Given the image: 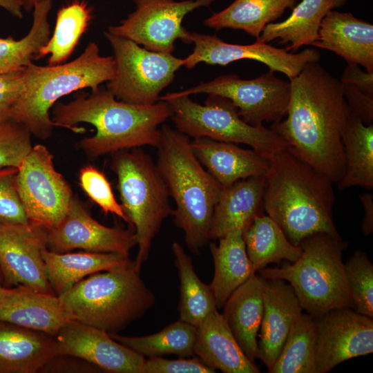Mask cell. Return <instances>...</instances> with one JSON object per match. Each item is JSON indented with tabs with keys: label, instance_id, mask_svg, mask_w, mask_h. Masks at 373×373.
<instances>
[{
	"label": "cell",
	"instance_id": "3",
	"mask_svg": "<svg viewBox=\"0 0 373 373\" xmlns=\"http://www.w3.org/2000/svg\"><path fill=\"white\" fill-rule=\"evenodd\" d=\"M264 210L298 246L307 237L325 233L341 238L333 219L332 181L288 148L270 158L265 175Z\"/></svg>",
	"mask_w": 373,
	"mask_h": 373
},
{
	"label": "cell",
	"instance_id": "24",
	"mask_svg": "<svg viewBox=\"0 0 373 373\" xmlns=\"http://www.w3.org/2000/svg\"><path fill=\"white\" fill-rule=\"evenodd\" d=\"M194 354L207 366L224 373H259L260 369L245 354L218 309L197 327Z\"/></svg>",
	"mask_w": 373,
	"mask_h": 373
},
{
	"label": "cell",
	"instance_id": "11",
	"mask_svg": "<svg viewBox=\"0 0 373 373\" xmlns=\"http://www.w3.org/2000/svg\"><path fill=\"white\" fill-rule=\"evenodd\" d=\"M16 187L28 222L47 231L62 222L74 196L43 144L33 146L18 167Z\"/></svg>",
	"mask_w": 373,
	"mask_h": 373
},
{
	"label": "cell",
	"instance_id": "28",
	"mask_svg": "<svg viewBox=\"0 0 373 373\" xmlns=\"http://www.w3.org/2000/svg\"><path fill=\"white\" fill-rule=\"evenodd\" d=\"M42 258L48 281L59 296L86 277L128 264L129 256L115 253H57L45 248Z\"/></svg>",
	"mask_w": 373,
	"mask_h": 373
},
{
	"label": "cell",
	"instance_id": "4",
	"mask_svg": "<svg viewBox=\"0 0 373 373\" xmlns=\"http://www.w3.org/2000/svg\"><path fill=\"white\" fill-rule=\"evenodd\" d=\"M160 132L156 165L175 203L171 215L189 250L198 254L210 239L213 210L223 187L198 160L189 136L167 124Z\"/></svg>",
	"mask_w": 373,
	"mask_h": 373
},
{
	"label": "cell",
	"instance_id": "20",
	"mask_svg": "<svg viewBox=\"0 0 373 373\" xmlns=\"http://www.w3.org/2000/svg\"><path fill=\"white\" fill-rule=\"evenodd\" d=\"M303 312L292 287L278 278H263V314L258 342L268 371L277 360L290 329Z\"/></svg>",
	"mask_w": 373,
	"mask_h": 373
},
{
	"label": "cell",
	"instance_id": "43",
	"mask_svg": "<svg viewBox=\"0 0 373 373\" xmlns=\"http://www.w3.org/2000/svg\"><path fill=\"white\" fill-rule=\"evenodd\" d=\"M345 100L352 113L369 125L373 121V97L353 85L342 84Z\"/></svg>",
	"mask_w": 373,
	"mask_h": 373
},
{
	"label": "cell",
	"instance_id": "19",
	"mask_svg": "<svg viewBox=\"0 0 373 373\" xmlns=\"http://www.w3.org/2000/svg\"><path fill=\"white\" fill-rule=\"evenodd\" d=\"M73 320L55 294L23 285L0 288V321L55 336Z\"/></svg>",
	"mask_w": 373,
	"mask_h": 373
},
{
	"label": "cell",
	"instance_id": "51",
	"mask_svg": "<svg viewBox=\"0 0 373 373\" xmlns=\"http://www.w3.org/2000/svg\"><path fill=\"white\" fill-rule=\"evenodd\" d=\"M3 276H2V273H1V269H0V288L2 287V283H3Z\"/></svg>",
	"mask_w": 373,
	"mask_h": 373
},
{
	"label": "cell",
	"instance_id": "34",
	"mask_svg": "<svg viewBox=\"0 0 373 373\" xmlns=\"http://www.w3.org/2000/svg\"><path fill=\"white\" fill-rule=\"evenodd\" d=\"M174 262L180 278V319L197 327L210 313L217 309L209 285L197 276L191 257L178 242L172 244Z\"/></svg>",
	"mask_w": 373,
	"mask_h": 373
},
{
	"label": "cell",
	"instance_id": "8",
	"mask_svg": "<svg viewBox=\"0 0 373 373\" xmlns=\"http://www.w3.org/2000/svg\"><path fill=\"white\" fill-rule=\"evenodd\" d=\"M111 155L110 166L117 178L121 205L135 230L138 251L134 264L140 271L162 222L172 213L170 195L156 163L142 149Z\"/></svg>",
	"mask_w": 373,
	"mask_h": 373
},
{
	"label": "cell",
	"instance_id": "30",
	"mask_svg": "<svg viewBox=\"0 0 373 373\" xmlns=\"http://www.w3.org/2000/svg\"><path fill=\"white\" fill-rule=\"evenodd\" d=\"M247 256L253 271L270 263L280 264L285 260L294 262L302 253L301 247L290 242L280 227L269 216H256L242 231Z\"/></svg>",
	"mask_w": 373,
	"mask_h": 373
},
{
	"label": "cell",
	"instance_id": "23",
	"mask_svg": "<svg viewBox=\"0 0 373 373\" xmlns=\"http://www.w3.org/2000/svg\"><path fill=\"white\" fill-rule=\"evenodd\" d=\"M59 355L54 336L0 321V373H36Z\"/></svg>",
	"mask_w": 373,
	"mask_h": 373
},
{
	"label": "cell",
	"instance_id": "21",
	"mask_svg": "<svg viewBox=\"0 0 373 373\" xmlns=\"http://www.w3.org/2000/svg\"><path fill=\"white\" fill-rule=\"evenodd\" d=\"M191 143L198 160L222 187L251 176L265 175L269 166L270 159L253 149L208 137L195 138Z\"/></svg>",
	"mask_w": 373,
	"mask_h": 373
},
{
	"label": "cell",
	"instance_id": "38",
	"mask_svg": "<svg viewBox=\"0 0 373 373\" xmlns=\"http://www.w3.org/2000/svg\"><path fill=\"white\" fill-rule=\"evenodd\" d=\"M345 273L355 310L373 318V265L366 254L361 250L354 253L344 264Z\"/></svg>",
	"mask_w": 373,
	"mask_h": 373
},
{
	"label": "cell",
	"instance_id": "29",
	"mask_svg": "<svg viewBox=\"0 0 373 373\" xmlns=\"http://www.w3.org/2000/svg\"><path fill=\"white\" fill-rule=\"evenodd\" d=\"M214 274L210 288L217 307H224L230 295L255 274L247 256L242 230L236 229L210 245Z\"/></svg>",
	"mask_w": 373,
	"mask_h": 373
},
{
	"label": "cell",
	"instance_id": "42",
	"mask_svg": "<svg viewBox=\"0 0 373 373\" xmlns=\"http://www.w3.org/2000/svg\"><path fill=\"white\" fill-rule=\"evenodd\" d=\"M215 370L204 364L199 358L171 360L160 356L146 359L144 373H213Z\"/></svg>",
	"mask_w": 373,
	"mask_h": 373
},
{
	"label": "cell",
	"instance_id": "1",
	"mask_svg": "<svg viewBox=\"0 0 373 373\" xmlns=\"http://www.w3.org/2000/svg\"><path fill=\"white\" fill-rule=\"evenodd\" d=\"M289 81L287 118L271 129L293 153L337 183L345 169L342 135L350 114L343 84L318 61L307 63Z\"/></svg>",
	"mask_w": 373,
	"mask_h": 373
},
{
	"label": "cell",
	"instance_id": "22",
	"mask_svg": "<svg viewBox=\"0 0 373 373\" xmlns=\"http://www.w3.org/2000/svg\"><path fill=\"white\" fill-rule=\"evenodd\" d=\"M312 46L373 72V25L352 13L329 11L321 22L318 39Z\"/></svg>",
	"mask_w": 373,
	"mask_h": 373
},
{
	"label": "cell",
	"instance_id": "39",
	"mask_svg": "<svg viewBox=\"0 0 373 373\" xmlns=\"http://www.w3.org/2000/svg\"><path fill=\"white\" fill-rule=\"evenodd\" d=\"M79 183L85 193L106 215H115L130 225L127 216L116 200L111 185L102 171L90 164L83 166L79 172Z\"/></svg>",
	"mask_w": 373,
	"mask_h": 373
},
{
	"label": "cell",
	"instance_id": "15",
	"mask_svg": "<svg viewBox=\"0 0 373 373\" xmlns=\"http://www.w3.org/2000/svg\"><path fill=\"white\" fill-rule=\"evenodd\" d=\"M47 232L30 222H0V269L6 287L23 285L55 294L42 258Z\"/></svg>",
	"mask_w": 373,
	"mask_h": 373
},
{
	"label": "cell",
	"instance_id": "2",
	"mask_svg": "<svg viewBox=\"0 0 373 373\" xmlns=\"http://www.w3.org/2000/svg\"><path fill=\"white\" fill-rule=\"evenodd\" d=\"M172 114L166 101L133 104L119 100L108 90L99 88L90 94H79L68 103L56 104L51 119L58 126L76 133L85 131L77 124L93 125L95 134L83 138L79 148L87 156L97 157L144 146L157 148L161 138L160 126Z\"/></svg>",
	"mask_w": 373,
	"mask_h": 373
},
{
	"label": "cell",
	"instance_id": "36",
	"mask_svg": "<svg viewBox=\"0 0 373 373\" xmlns=\"http://www.w3.org/2000/svg\"><path fill=\"white\" fill-rule=\"evenodd\" d=\"M316 319L303 312L293 323L270 373H316Z\"/></svg>",
	"mask_w": 373,
	"mask_h": 373
},
{
	"label": "cell",
	"instance_id": "7",
	"mask_svg": "<svg viewBox=\"0 0 373 373\" xmlns=\"http://www.w3.org/2000/svg\"><path fill=\"white\" fill-rule=\"evenodd\" d=\"M302 253L294 262L279 268H263L260 276L287 282L303 309L317 319L333 309L355 305L347 281L343 251L347 242L325 233H318L303 240Z\"/></svg>",
	"mask_w": 373,
	"mask_h": 373
},
{
	"label": "cell",
	"instance_id": "49",
	"mask_svg": "<svg viewBox=\"0 0 373 373\" xmlns=\"http://www.w3.org/2000/svg\"><path fill=\"white\" fill-rule=\"evenodd\" d=\"M22 7V9L26 12H29L33 9L34 6L43 0H18Z\"/></svg>",
	"mask_w": 373,
	"mask_h": 373
},
{
	"label": "cell",
	"instance_id": "10",
	"mask_svg": "<svg viewBox=\"0 0 373 373\" xmlns=\"http://www.w3.org/2000/svg\"><path fill=\"white\" fill-rule=\"evenodd\" d=\"M104 36L113 49L115 66L107 90L119 100L140 105L155 104L184 66V59L172 54L147 50L108 30Z\"/></svg>",
	"mask_w": 373,
	"mask_h": 373
},
{
	"label": "cell",
	"instance_id": "31",
	"mask_svg": "<svg viewBox=\"0 0 373 373\" xmlns=\"http://www.w3.org/2000/svg\"><path fill=\"white\" fill-rule=\"evenodd\" d=\"M297 0H234L224 10L204 21L207 27L241 30L258 38L264 28L280 18L285 10L292 9Z\"/></svg>",
	"mask_w": 373,
	"mask_h": 373
},
{
	"label": "cell",
	"instance_id": "32",
	"mask_svg": "<svg viewBox=\"0 0 373 373\" xmlns=\"http://www.w3.org/2000/svg\"><path fill=\"white\" fill-rule=\"evenodd\" d=\"M345 169L339 190L352 186L373 188V124L367 125L350 112L342 135Z\"/></svg>",
	"mask_w": 373,
	"mask_h": 373
},
{
	"label": "cell",
	"instance_id": "47",
	"mask_svg": "<svg viewBox=\"0 0 373 373\" xmlns=\"http://www.w3.org/2000/svg\"><path fill=\"white\" fill-rule=\"evenodd\" d=\"M359 200L364 210L362 231L364 235L368 236L373 232V195L370 193L360 194Z\"/></svg>",
	"mask_w": 373,
	"mask_h": 373
},
{
	"label": "cell",
	"instance_id": "5",
	"mask_svg": "<svg viewBox=\"0 0 373 373\" xmlns=\"http://www.w3.org/2000/svg\"><path fill=\"white\" fill-rule=\"evenodd\" d=\"M115 70L113 57L101 55L93 41L70 62L46 66L32 62L25 67V89L10 106V118L24 126L32 135L46 140L58 126L50 115L57 101L84 88L99 89L113 77Z\"/></svg>",
	"mask_w": 373,
	"mask_h": 373
},
{
	"label": "cell",
	"instance_id": "9",
	"mask_svg": "<svg viewBox=\"0 0 373 373\" xmlns=\"http://www.w3.org/2000/svg\"><path fill=\"white\" fill-rule=\"evenodd\" d=\"M158 100L169 103L173 113L171 119L176 129L189 137L245 144L269 159L289 147L271 128L245 122L228 98L210 94L204 105H201L189 95L169 93Z\"/></svg>",
	"mask_w": 373,
	"mask_h": 373
},
{
	"label": "cell",
	"instance_id": "46",
	"mask_svg": "<svg viewBox=\"0 0 373 373\" xmlns=\"http://www.w3.org/2000/svg\"><path fill=\"white\" fill-rule=\"evenodd\" d=\"M69 359L68 356L57 355L51 359L43 368L41 372H93L96 366L81 358L72 356Z\"/></svg>",
	"mask_w": 373,
	"mask_h": 373
},
{
	"label": "cell",
	"instance_id": "25",
	"mask_svg": "<svg viewBox=\"0 0 373 373\" xmlns=\"http://www.w3.org/2000/svg\"><path fill=\"white\" fill-rule=\"evenodd\" d=\"M265 175L251 176L223 187L216 203L209 230L210 239L245 229L256 216L263 214Z\"/></svg>",
	"mask_w": 373,
	"mask_h": 373
},
{
	"label": "cell",
	"instance_id": "13",
	"mask_svg": "<svg viewBox=\"0 0 373 373\" xmlns=\"http://www.w3.org/2000/svg\"><path fill=\"white\" fill-rule=\"evenodd\" d=\"M135 10L119 24L111 26L113 35L130 39L144 48L172 54L177 39L188 44L189 32L182 26L186 15L216 0H132Z\"/></svg>",
	"mask_w": 373,
	"mask_h": 373
},
{
	"label": "cell",
	"instance_id": "50",
	"mask_svg": "<svg viewBox=\"0 0 373 373\" xmlns=\"http://www.w3.org/2000/svg\"><path fill=\"white\" fill-rule=\"evenodd\" d=\"M10 106L0 105V122L10 118Z\"/></svg>",
	"mask_w": 373,
	"mask_h": 373
},
{
	"label": "cell",
	"instance_id": "12",
	"mask_svg": "<svg viewBox=\"0 0 373 373\" xmlns=\"http://www.w3.org/2000/svg\"><path fill=\"white\" fill-rule=\"evenodd\" d=\"M179 95L207 93L230 99L238 110V115L254 126L263 122H276L286 115L291 94V83L275 76L269 70L260 76L243 79L236 74L222 75L208 82L182 91Z\"/></svg>",
	"mask_w": 373,
	"mask_h": 373
},
{
	"label": "cell",
	"instance_id": "14",
	"mask_svg": "<svg viewBox=\"0 0 373 373\" xmlns=\"http://www.w3.org/2000/svg\"><path fill=\"white\" fill-rule=\"evenodd\" d=\"M194 44L192 52L184 59V66L193 68L200 63L227 66L233 61L250 59L261 62L274 72L284 73L289 79L298 75L309 62L319 61L321 55L314 48H305L300 52H290L256 39L254 44H228L216 35L189 32L188 44Z\"/></svg>",
	"mask_w": 373,
	"mask_h": 373
},
{
	"label": "cell",
	"instance_id": "33",
	"mask_svg": "<svg viewBox=\"0 0 373 373\" xmlns=\"http://www.w3.org/2000/svg\"><path fill=\"white\" fill-rule=\"evenodd\" d=\"M93 19V9L84 0H73L57 13L52 36L40 48L37 59L49 55L48 66L63 64L72 55Z\"/></svg>",
	"mask_w": 373,
	"mask_h": 373
},
{
	"label": "cell",
	"instance_id": "27",
	"mask_svg": "<svg viewBox=\"0 0 373 373\" xmlns=\"http://www.w3.org/2000/svg\"><path fill=\"white\" fill-rule=\"evenodd\" d=\"M346 0H302L285 20L267 24L258 39L269 43L275 39L295 52L303 46H312L318 39L321 22L327 13L344 5Z\"/></svg>",
	"mask_w": 373,
	"mask_h": 373
},
{
	"label": "cell",
	"instance_id": "17",
	"mask_svg": "<svg viewBox=\"0 0 373 373\" xmlns=\"http://www.w3.org/2000/svg\"><path fill=\"white\" fill-rule=\"evenodd\" d=\"M137 245L134 228L108 227L94 219L74 195L62 222L47 232V249L64 253L74 249L129 256Z\"/></svg>",
	"mask_w": 373,
	"mask_h": 373
},
{
	"label": "cell",
	"instance_id": "37",
	"mask_svg": "<svg viewBox=\"0 0 373 373\" xmlns=\"http://www.w3.org/2000/svg\"><path fill=\"white\" fill-rule=\"evenodd\" d=\"M196 327L178 321L162 330L147 336H126L111 332L115 341L143 356L155 357L175 354L180 357L193 356Z\"/></svg>",
	"mask_w": 373,
	"mask_h": 373
},
{
	"label": "cell",
	"instance_id": "26",
	"mask_svg": "<svg viewBox=\"0 0 373 373\" xmlns=\"http://www.w3.org/2000/svg\"><path fill=\"white\" fill-rule=\"evenodd\" d=\"M222 316L247 357L261 359L257 335L263 314V278L256 274L228 298Z\"/></svg>",
	"mask_w": 373,
	"mask_h": 373
},
{
	"label": "cell",
	"instance_id": "48",
	"mask_svg": "<svg viewBox=\"0 0 373 373\" xmlns=\"http://www.w3.org/2000/svg\"><path fill=\"white\" fill-rule=\"evenodd\" d=\"M0 8H3L12 16L21 19L22 7L18 0H0Z\"/></svg>",
	"mask_w": 373,
	"mask_h": 373
},
{
	"label": "cell",
	"instance_id": "40",
	"mask_svg": "<svg viewBox=\"0 0 373 373\" xmlns=\"http://www.w3.org/2000/svg\"><path fill=\"white\" fill-rule=\"evenodd\" d=\"M32 134L20 123L0 122V168H18L32 148Z\"/></svg>",
	"mask_w": 373,
	"mask_h": 373
},
{
	"label": "cell",
	"instance_id": "41",
	"mask_svg": "<svg viewBox=\"0 0 373 373\" xmlns=\"http://www.w3.org/2000/svg\"><path fill=\"white\" fill-rule=\"evenodd\" d=\"M17 171L0 168V222H29L16 187Z\"/></svg>",
	"mask_w": 373,
	"mask_h": 373
},
{
	"label": "cell",
	"instance_id": "44",
	"mask_svg": "<svg viewBox=\"0 0 373 373\" xmlns=\"http://www.w3.org/2000/svg\"><path fill=\"white\" fill-rule=\"evenodd\" d=\"M25 68L0 74V105L11 106L25 89Z\"/></svg>",
	"mask_w": 373,
	"mask_h": 373
},
{
	"label": "cell",
	"instance_id": "35",
	"mask_svg": "<svg viewBox=\"0 0 373 373\" xmlns=\"http://www.w3.org/2000/svg\"><path fill=\"white\" fill-rule=\"evenodd\" d=\"M52 1L43 0L34 6L32 27L23 38H0V74L22 69L37 59L50 37L48 15Z\"/></svg>",
	"mask_w": 373,
	"mask_h": 373
},
{
	"label": "cell",
	"instance_id": "18",
	"mask_svg": "<svg viewBox=\"0 0 373 373\" xmlns=\"http://www.w3.org/2000/svg\"><path fill=\"white\" fill-rule=\"evenodd\" d=\"M59 355L75 356L113 373H144L146 358L109 333L73 320L55 336Z\"/></svg>",
	"mask_w": 373,
	"mask_h": 373
},
{
	"label": "cell",
	"instance_id": "45",
	"mask_svg": "<svg viewBox=\"0 0 373 373\" xmlns=\"http://www.w3.org/2000/svg\"><path fill=\"white\" fill-rule=\"evenodd\" d=\"M358 66L347 64L340 81L342 84L355 86L366 95L373 97V72H365Z\"/></svg>",
	"mask_w": 373,
	"mask_h": 373
},
{
	"label": "cell",
	"instance_id": "16",
	"mask_svg": "<svg viewBox=\"0 0 373 373\" xmlns=\"http://www.w3.org/2000/svg\"><path fill=\"white\" fill-rule=\"evenodd\" d=\"M316 373L373 352V320L354 309H331L316 319Z\"/></svg>",
	"mask_w": 373,
	"mask_h": 373
},
{
	"label": "cell",
	"instance_id": "6",
	"mask_svg": "<svg viewBox=\"0 0 373 373\" xmlns=\"http://www.w3.org/2000/svg\"><path fill=\"white\" fill-rule=\"evenodd\" d=\"M57 296L73 320L108 333L142 317L155 302L134 261L91 274Z\"/></svg>",
	"mask_w": 373,
	"mask_h": 373
}]
</instances>
